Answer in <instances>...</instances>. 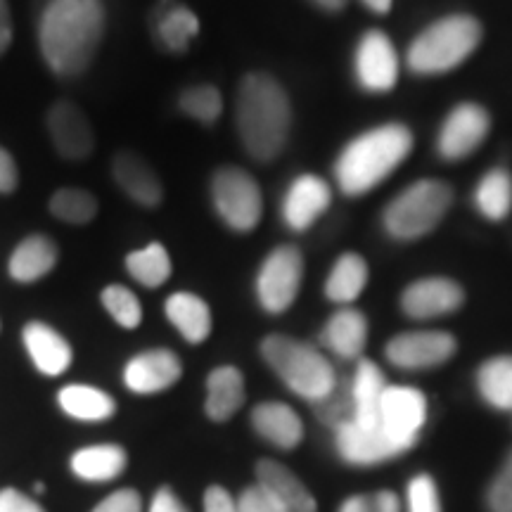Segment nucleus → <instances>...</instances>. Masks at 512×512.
<instances>
[{"label":"nucleus","mask_w":512,"mask_h":512,"mask_svg":"<svg viewBox=\"0 0 512 512\" xmlns=\"http://www.w3.org/2000/svg\"><path fill=\"white\" fill-rule=\"evenodd\" d=\"M102 0H50L38 24V48L46 67L74 79L91 67L105 36Z\"/></svg>","instance_id":"nucleus-1"},{"label":"nucleus","mask_w":512,"mask_h":512,"mask_svg":"<svg viewBox=\"0 0 512 512\" xmlns=\"http://www.w3.org/2000/svg\"><path fill=\"white\" fill-rule=\"evenodd\" d=\"M235 128L249 157L273 162L285 150L292 128V105L283 83L261 72L247 74L235 98Z\"/></svg>","instance_id":"nucleus-2"},{"label":"nucleus","mask_w":512,"mask_h":512,"mask_svg":"<svg viewBox=\"0 0 512 512\" xmlns=\"http://www.w3.org/2000/svg\"><path fill=\"white\" fill-rule=\"evenodd\" d=\"M413 147V133L403 124H384L363 133L337 157L335 178L344 195H363L399 169Z\"/></svg>","instance_id":"nucleus-3"},{"label":"nucleus","mask_w":512,"mask_h":512,"mask_svg":"<svg viewBox=\"0 0 512 512\" xmlns=\"http://www.w3.org/2000/svg\"><path fill=\"white\" fill-rule=\"evenodd\" d=\"M261 356L290 392L316 403L335 387L337 375L330 361L316 347L287 335H268L261 342Z\"/></svg>","instance_id":"nucleus-4"},{"label":"nucleus","mask_w":512,"mask_h":512,"mask_svg":"<svg viewBox=\"0 0 512 512\" xmlns=\"http://www.w3.org/2000/svg\"><path fill=\"white\" fill-rule=\"evenodd\" d=\"M482 41V27L470 15H451L434 22L408 48V67L415 74H444L463 64Z\"/></svg>","instance_id":"nucleus-5"},{"label":"nucleus","mask_w":512,"mask_h":512,"mask_svg":"<svg viewBox=\"0 0 512 512\" xmlns=\"http://www.w3.org/2000/svg\"><path fill=\"white\" fill-rule=\"evenodd\" d=\"M451 200V188L444 181L427 178L408 185L384 209V228L394 240H418L439 226Z\"/></svg>","instance_id":"nucleus-6"},{"label":"nucleus","mask_w":512,"mask_h":512,"mask_svg":"<svg viewBox=\"0 0 512 512\" xmlns=\"http://www.w3.org/2000/svg\"><path fill=\"white\" fill-rule=\"evenodd\" d=\"M211 202L216 214L235 233H249L264 214V197L252 174L238 166H223L211 178Z\"/></svg>","instance_id":"nucleus-7"},{"label":"nucleus","mask_w":512,"mask_h":512,"mask_svg":"<svg viewBox=\"0 0 512 512\" xmlns=\"http://www.w3.org/2000/svg\"><path fill=\"white\" fill-rule=\"evenodd\" d=\"M304 278V256L297 247H275L266 256L256 275V299L261 309L273 313H285L297 299Z\"/></svg>","instance_id":"nucleus-8"},{"label":"nucleus","mask_w":512,"mask_h":512,"mask_svg":"<svg viewBox=\"0 0 512 512\" xmlns=\"http://www.w3.org/2000/svg\"><path fill=\"white\" fill-rule=\"evenodd\" d=\"M46 131L57 155L67 162H83L95 150V131L86 112L72 100H57L46 114Z\"/></svg>","instance_id":"nucleus-9"},{"label":"nucleus","mask_w":512,"mask_h":512,"mask_svg":"<svg viewBox=\"0 0 512 512\" xmlns=\"http://www.w3.org/2000/svg\"><path fill=\"white\" fill-rule=\"evenodd\" d=\"M456 339L441 330L403 332L387 344L389 363L403 370L437 368L456 354Z\"/></svg>","instance_id":"nucleus-10"},{"label":"nucleus","mask_w":512,"mask_h":512,"mask_svg":"<svg viewBox=\"0 0 512 512\" xmlns=\"http://www.w3.org/2000/svg\"><path fill=\"white\" fill-rule=\"evenodd\" d=\"M489 112L482 105L475 102H463V105L453 107L448 114L444 126H441L437 147L439 155L444 159H465L484 143V138L489 136Z\"/></svg>","instance_id":"nucleus-11"},{"label":"nucleus","mask_w":512,"mask_h":512,"mask_svg":"<svg viewBox=\"0 0 512 512\" xmlns=\"http://www.w3.org/2000/svg\"><path fill=\"white\" fill-rule=\"evenodd\" d=\"M183 363L171 349H147L128 358L124 366V387L138 396L162 394L181 380Z\"/></svg>","instance_id":"nucleus-12"},{"label":"nucleus","mask_w":512,"mask_h":512,"mask_svg":"<svg viewBox=\"0 0 512 512\" xmlns=\"http://www.w3.org/2000/svg\"><path fill=\"white\" fill-rule=\"evenodd\" d=\"M335 441L339 456L351 465H375L408 451V446L382 425L363 427L358 422H349L335 432Z\"/></svg>","instance_id":"nucleus-13"},{"label":"nucleus","mask_w":512,"mask_h":512,"mask_svg":"<svg viewBox=\"0 0 512 512\" xmlns=\"http://www.w3.org/2000/svg\"><path fill=\"white\" fill-rule=\"evenodd\" d=\"M356 79L370 93L392 91L399 81V57L382 31H368L356 48Z\"/></svg>","instance_id":"nucleus-14"},{"label":"nucleus","mask_w":512,"mask_h":512,"mask_svg":"<svg viewBox=\"0 0 512 512\" xmlns=\"http://www.w3.org/2000/svg\"><path fill=\"white\" fill-rule=\"evenodd\" d=\"M427 420V401L420 389L387 387L380 403V425L408 448L415 446Z\"/></svg>","instance_id":"nucleus-15"},{"label":"nucleus","mask_w":512,"mask_h":512,"mask_svg":"<svg viewBox=\"0 0 512 512\" xmlns=\"http://www.w3.org/2000/svg\"><path fill=\"white\" fill-rule=\"evenodd\" d=\"M112 178L133 204L157 209L164 202V185L150 162L131 150H121L112 159Z\"/></svg>","instance_id":"nucleus-16"},{"label":"nucleus","mask_w":512,"mask_h":512,"mask_svg":"<svg viewBox=\"0 0 512 512\" xmlns=\"http://www.w3.org/2000/svg\"><path fill=\"white\" fill-rule=\"evenodd\" d=\"M256 486L271 498L280 512H318L316 498L299 482L297 475L278 460L256 463Z\"/></svg>","instance_id":"nucleus-17"},{"label":"nucleus","mask_w":512,"mask_h":512,"mask_svg":"<svg viewBox=\"0 0 512 512\" xmlns=\"http://www.w3.org/2000/svg\"><path fill=\"white\" fill-rule=\"evenodd\" d=\"M332 202L330 185L323 178L304 174L294 178L283 200L285 226L294 233H304L325 214Z\"/></svg>","instance_id":"nucleus-18"},{"label":"nucleus","mask_w":512,"mask_h":512,"mask_svg":"<svg viewBox=\"0 0 512 512\" xmlns=\"http://www.w3.org/2000/svg\"><path fill=\"white\" fill-rule=\"evenodd\" d=\"M463 287L448 278H425L408 285L401 294V309L406 316L425 320L453 313L463 306Z\"/></svg>","instance_id":"nucleus-19"},{"label":"nucleus","mask_w":512,"mask_h":512,"mask_svg":"<svg viewBox=\"0 0 512 512\" xmlns=\"http://www.w3.org/2000/svg\"><path fill=\"white\" fill-rule=\"evenodd\" d=\"M24 349L34 363V368L46 377H60L69 370L74 361L72 344L55 328L41 320H31L22 330Z\"/></svg>","instance_id":"nucleus-20"},{"label":"nucleus","mask_w":512,"mask_h":512,"mask_svg":"<svg viewBox=\"0 0 512 512\" xmlns=\"http://www.w3.org/2000/svg\"><path fill=\"white\" fill-rule=\"evenodd\" d=\"M57 261H60V249H57L55 242L48 235L34 233L19 242L15 252L10 254L8 273L15 283L31 285L46 278L48 273H53Z\"/></svg>","instance_id":"nucleus-21"},{"label":"nucleus","mask_w":512,"mask_h":512,"mask_svg":"<svg viewBox=\"0 0 512 512\" xmlns=\"http://www.w3.org/2000/svg\"><path fill=\"white\" fill-rule=\"evenodd\" d=\"M152 31L166 53H185L200 34V19L176 0H159L152 12Z\"/></svg>","instance_id":"nucleus-22"},{"label":"nucleus","mask_w":512,"mask_h":512,"mask_svg":"<svg viewBox=\"0 0 512 512\" xmlns=\"http://www.w3.org/2000/svg\"><path fill=\"white\" fill-rule=\"evenodd\" d=\"M252 427L261 439H266L275 448H283V451L299 446L304 437L302 418L294 408L280 401L259 403L252 411Z\"/></svg>","instance_id":"nucleus-23"},{"label":"nucleus","mask_w":512,"mask_h":512,"mask_svg":"<svg viewBox=\"0 0 512 512\" xmlns=\"http://www.w3.org/2000/svg\"><path fill=\"white\" fill-rule=\"evenodd\" d=\"M245 403V377L235 366L214 368L207 377L204 413L214 422H228Z\"/></svg>","instance_id":"nucleus-24"},{"label":"nucleus","mask_w":512,"mask_h":512,"mask_svg":"<svg viewBox=\"0 0 512 512\" xmlns=\"http://www.w3.org/2000/svg\"><path fill=\"white\" fill-rule=\"evenodd\" d=\"M164 313L185 342L202 344L211 335V309L200 294L174 292L164 302Z\"/></svg>","instance_id":"nucleus-25"},{"label":"nucleus","mask_w":512,"mask_h":512,"mask_svg":"<svg viewBox=\"0 0 512 512\" xmlns=\"http://www.w3.org/2000/svg\"><path fill=\"white\" fill-rule=\"evenodd\" d=\"M128 456L126 451L117 444H95L79 448L72 458H69V467L83 482H112V479L121 477L126 470Z\"/></svg>","instance_id":"nucleus-26"},{"label":"nucleus","mask_w":512,"mask_h":512,"mask_svg":"<svg viewBox=\"0 0 512 512\" xmlns=\"http://www.w3.org/2000/svg\"><path fill=\"white\" fill-rule=\"evenodd\" d=\"M57 406L72 420L105 422L117 413V401L91 384H67L57 392Z\"/></svg>","instance_id":"nucleus-27"},{"label":"nucleus","mask_w":512,"mask_h":512,"mask_svg":"<svg viewBox=\"0 0 512 512\" xmlns=\"http://www.w3.org/2000/svg\"><path fill=\"white\" fill-rule=\"evenodd\" d=\"M323 344L339 358L363 354L368 339V320L356 309H339L323 328Z\"/></svg>","instance_id":"nucleus-28"},{"label":"nucleus","mask_w":512,"mask_h":512,"mask_svg":"<svg viewBox=\"0 0 512 512\" xmlns=\"http://www.w3.org/2000/svg\"><path fill=\"white\" fill-rule=\"evenodd\" d=\"M351 389H354V422L363 427L380 425V403L387 389L382 370L373 361L358 363L354 377H351Z\"/></svg>","instance_id":"nucleus-29"},{"label":"nucleus","mask_w":512,"mask_h":512,"mask_svg":"<svg viewBox=\"0 0 512 512\" xmlns=\"http://www.w3.org/2000/svg\"><path fill=\"white\" fill-rule=\"evenodd\" d=\"M124 266L128 275L138 285L147 287V290L162 287L171 278V273H174V261H171L169 249L162 242H150V245L128 252Z\"/></svg>","instance_id":"nucleus-30"},{"label":"nucleus","mask_w":512,"mask_h":512,"mask_svg":"<svg viewBox=\"0 0 512 512\" xmlns=\"http://www.w3.org/2000/svg\"><path fill=\"white\" fill-rule=\"evenodd\" d=\"M368 283V266L363 256L354 252L342 254L332 266L328 275V283H325V294H328L330 302L335 304H351L354 299L366 290Z\"/></svg>","instance_id":"nucleus-31"},{"label":"nucleus","mask_w":512,"mask_h":512,"mask_svg":"<svg viewBox=\"0 0 512 512\" xmlns=\"http://www.w3.org/2000/svg\"><path fill=\"white\" fill-rule=\"evenodd\" d=\"M479 394L498 411H512V356L486 361L477 373Z\"/></svg>","instance_id":"nucleus-32"},{"label":"nucleus","mask_w":512,"mask_h":512,"mask_svg":"<svg viewBox=\"0 0 512 512\" xmlns=\"http://www.w3.org/2000/svg\"><path fill=\"white\" fill-rule=\"evenodd\" d=\"M475 204L484 219L503 221L512 209V178L508 171H489L477 185Z\"/></svg>","instance_id":"nucleus-33"},{"label":"nucleus","mask_w":512,"mask_h":512,"mask_svg":"<svg viewBox=\"0 0 512 512\" xmlns=\"http://www.w3.org/2000/svg\"><path fill=\"white\" fill-rule=\"evenodd\" d=\"M98 197L83 188H60L50 195L48 211L69 226H88L98 216Z\"/></svg>","instance_id":"nucleus-34"},{"label":"nucleus","mask_w":512,"mask_h":512,"mask_svg":"<svg viewBox=\"0 0 512 512\" xmlns=\"http://www.w3.org/2000/svg\"><path fill=\"white\" fill-rule=\"evenodd\" d=\"M178 107L185 117L200 121L202 126H211L223 114V98L219 88L211 86V83H202V86L185 88L178 95Z\"/></svg>","instance_id":"nucleus-35"},{"label":"nucleus","mask_w":512,"mask_h":512,"mask_svg":"<svg viewBox=\"0 0 512 512\" xmlns=\"http://www.w3.org/2000/svg\"><path fill=\"white\" fill-rule=\"evenodd\" d=\"M313 411H316V418L325 425L332 427V430H339V427L354 422L356 406H354V389H351V380H339L332 387V392L313 403Z\"/></svg>","instance_id":"nucleus-36"},{"label":"nucleus","mask_w":512,"mask_h":512,"mask_svg":"<svg viewBox=\"0 0 512 512\" xmlns=\"http://www.w3.org/2000/svg\"><path fill=\"white\" fill-rule=\"evenodd\" d=\"M100 302L119 328L136 330L138 325L143 323V306H140V299L136 297V292L128 290L124 285H107L105 290L100 292Z\"/></svg>","instance_id":"nucleus-37"},{"label":"nucleus","mask_w":512,"mask_h":512,"mask_svg":"<svg viewBox=\"0 0 512 512\" xmlns=\"http://www.w3.org/2000/svg\"><path fill=\"white\" fill-rule=\"evenodd\" d=\"M408 512H441L439 489L430 475H418L408 484Z\"/></svg>","instance_id":"nucleus-38"},{"label":"nucleus","mask_w":512,"mask_h":512,"mask_svg":"<svg viewBox=\"0 0 512 512\" xmlns=\"http://www.w3.org/2000/svg\"><path fill=\"white\" fill-rule=\"evenodd\" d=\"M486 505L491 512H512V451L486 491Z\"/></svg>","instance_id":"nucleus-39"},{"label":"nucleus","mask_w":512,"mask_h":512,"mask_svg":"<svg viewBox=\"0 0 512 512\" xmlns=\"http://www.w3.org/2000/svg\"><path fill=\"white\" fill-rule=\"evenodd\" d=\"M91 512H143V498L136 489H119L102 498Z\"/></svg>","instance_id":"nucleus-40"},{"label":"nucleus","mask_w":512,"mask_h":512,"mask_svg":"<svg viewBox=\"0 0 512 512\" xmlns=\"http://www.w3.org/2000/svg\"><path fill=\"white\" fill-rule=\"evenodd\" d=\"M0 512H46L41 503L34 498L22 494L17 489H3L0 491Z\"/></svg>","instance_id":"nucleus-41"},{"label":"nucleus","mask_w":512,"mask_h":512,"mask_svg":"<svg viewBox=\"0 0 512 512\" xmlns=\"http://www.w3.org/2000/svg\"><path fill=\"white\" fill-rule=\"evenodd\" d=\"M235 501H238V512H280L259 486H249Z\"/></svg>","instance_id":"nucleus-42"},{"label":"nucleus","mask_w":512,"mask_h":512,"mask_svg":"<svg viewBox=\"0 0 512 512\" xmlns=\"http://www.w3.org/2000/svg\"><path fill=\"white\" fill-rule=\"evenodd\" d=\"M19 188V169L15 157L0 147V195H10Z\"/></svg>","instance_id":"nucleus-43"},{"label":"nucleus","mask_w":512,"mask_h":512,"mask_svg":"<svg viewBox=\"0 0 512 512\" xmlns=\"http://www.w3.org/2000/svg\"><path fill=\"white\" fill-rule=\"evenodd\" d=\"M204 512H238V501L223 486H209L204 491Z\"/></svg>","instance_id":"nucleus-44"},{"label":"nucleus","mask_w":512,"mask_h":512,"mask_svg":"<svg viewBox=\"0 0 512 512\" xmlns=\"http://www.w3.org/2000/svg\"><path fill=\"white\" fill-rule=\"evenodd\" d=\"M150 512H188V508H185L181 498L174 494V489L164 486V489H159L155 498H152Z\"/></svg>","instance_id":"nucleus-45"},{"label":"nucleus","mask_w":512,"mask_h":512,"mask_svg":"<svg viewBox=\"0 0 512 512\" xmlns=\"http://www.w3.org/2000/svg\"><path fill=\"white\" fill-rule=\"evenodd\" d=\"M12 43V15L8 0H0V57L8 53Z\"/></svg>","instance_id":"nucleus-46"},{"label":"nucleus","mask_w":512,"mask_h":512,"mask_svg":"<svg viewBox=\"0 0 512 512\" xmlns=\"http://www.w3.org/2000/svg\"><path fill=\"white\" fill-rule=\"evenodd\" d=\"M339 512H377L375 508V498L373 494L368 496H351L347 501L342 503V508Z\"/></svg>","instance_id":"nucleus-47"},{"label":"nucleus","mask_w":512,"mask_h":512,"mask_svg":"<svg viewBox=\"0 0 512 512\" xmlns=\"http://www.w3.org/2000/svg\"><path fill=\"white\" fill-rule=\"evenodd\" d=\"M373 498L377 512H399V498H396L392 491H377Z\"/></svg>","instance_id":"nucleus-48"},{"label":"nucleus","mask_w":512,"mask_h":512,"mask_svg":"<svg viewBox=\"0 0 512 512\" xmlns=\"http://www.w3.org/2000/svg\"><path fill=\"white\" fill-rule=\"evenodd\" d=\"M363 3H366L373 12H377V15H387L394 0H363Z\"/></svg>","instance_id":"nucleus-49"},{"label":"nucleus","mask_w":512,"mask_h":512,"mask_svg":"<svg viewBox=\"0 0 512 512\" xmlns=\"http://www.w3.org/2000/svg\"><path fill=\"white\" fill-rule=\"evenodd\" d=\"M313 3H316L318 8H323V10L337 12V10H342L344 5H347V0H313Z\"/></svg>","instance_id":"nucleus-50"},{"label":"nucleus","mask_w":512,"mask_h":512,"mask_svg":"<svg viewBox=\"0 0 512 512\" xmlns=\"http://www.w3.org/2000/svg\"><path fill=\"white\" fill-rule=\"evenodd\" d=\"M34 491H36V494H43V491H46V486L38 482V484H34Z\"/></svg>","instance_id":"nucleus-51"}]
</instances>
